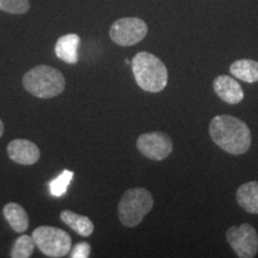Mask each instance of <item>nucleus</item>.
I'll list each match as a JSON object with an SVG mask.
<instances>
[{
  "label": "nucleus",
  "instance_id": "obj_10",
  "mask_svg": "<svg viewBox=\"0 0 258 258\" xmlns=\"http://www.w3.org/2000/svg\"><path fill=\"white\" fill-rule=\"evenodd\" d=\"M213 89L222 101L228 104H238L244 99L240 84L230 76H219L213 82Z\"/></svg>",
  "mask_w": 258,
  "mask_h": 258
},
{
  "label": "nucleus",
  "instance_id": "obj_6",
  "mask_svg": "<svg viewBox=\"0 0 258 258\" xmlns=\"http://www.w3.org/2000/svg\"><path fill=\"white\" fill-rule=\"evenodd\" d=\"M148 27L143 19L125 17L114 22L109 30V36L114 43L121 47H131L146 37Z\"/></svg>",
  "mask_w": 258,
  "mask_h": 258
},
{
  "label": "nucleus",
  "instance_id": "obj_9",
  "mask_svg": "<svg viewBox=\"0 0 258 258\" xmlns=\"http://www.w3.org/2000/svg\"><path fill=\"white\" fill-rule=\"evenodd\" d=\"M6 150L10 159L19 165H34L41 157L37 145L28 139H15Z\"/></svg>",
  "mask_w": 258,
  "mask_h": 258
},
{
  "label": "nucleus",
  "instance_id": "obj_16",
  "mask_svg": "<svg viewBox=\"0 0 258 258\" xmlns=\"http://www.w3.org/2000/svg\"><path fill=\"white\" fill-rule=\"evenodd\" d=\"M35 247H36V245L32 239V235L23 234L16 239L10 256L12 258H29L32 256Z\"/></svg>",
  "mask_w": 258,
  "mask_h": 258
},
{
  "label": "nucleus",
  "instance_id": "obj_8",
  "mask_svg": "<svg viewBox=\"0 0 258 258\" xmlns=\"http://www.w3.org/2000/svg\"><path fill=\"white\" fill-rule=\"evenodd\" d=\"M139 152L154 161L164 160L172 153L173 144L169 135L163 132L141 134L137 140Z\"/></svg>",
  "mask_w": 258,
  "mask_h": 258
},
{
  "label": "nucleus",
  "instance_id": "obj_20",
  "mask_svg": "<svg viewBox=\"0 0 258 258\" xmlns=\"http://www.w3.org/2000/svg\"><path fill=\"white\" fill-rule=\"evenodd\" d=\"M5 132V125H4V122L0 120V138L3 137V134H4Z\"/></svg>",
  "mask_w": 258,
  "mask_h": 258
},
{
  "label": "nucleus",
  "instance_id": "obj_7",
  "mask_svg": "<svg viewBox=\"0 0 258 258\" xmlns=\"http://www.w3.org/2000/svg\"><path fill=\"white\" fill-rule=\"evenodd\" d=\"M226 239L238 257L252 258L258 252V233L249 224L231 226L226 232Z\"/></svg>",
  "mask_w": 258,
  "mask_h": 258
},
{
  "label": "nucleus",
  "instance_id": "obj_12",
  "mask_svg": "<svg viewBox=\"0 0 258 258\" xmlns=\"http://www.w3.org/2000/svg\"><path fill=\"white\" fill-rule=\"evenodd\" d=\"M238 205L250 214H258V182H247L241 184L235 194Z\"/></svg>",
  "mask_w": 258,
  "mask_h": 258
},
{
  "label": "nucleus",
  "instance_id": "obj_3",
  "mask_svg": "<svg viewBox=\"0 0 258 258\" xmlns=\"http://www.w3.org/2000/svg\"><path fill=\"white\" fill-rule=\"evenodd\" d=\"M25 91L37 98L49 99L61 95L66 88V80L59 70L47 64H38L24 74Z\"/></svg>",
  "mask_w": 258,
  "mask_h": 258
},
{
  "label": "nucleus",
  "instance_id": "obj_1",
  "mask_svg": "<svg viewBox=\"0 0 258 258\" xmlns=\"http://www.w3.org/2000/svg\"><path fill=\"white\" fill-rule=\"evenodd\" d=\"M209 135L217 146L233 156L246 153L251 146L249 125L231 115L215 116L209 124Z\"/></svg>",
  "mask_w": 258,
  "mask_h": 258
},
{
  "label": "nucleus",
  "instance_id": "obj_15",
  "mask_svg": "<svg viewBox=\"0 0 258 258\" xmlns=\"http://www.w3.org/2000/svg\"><path fill=\"white\" fill-rule=\"evenodd\" d=\"M230 72L235 78L245 83L258 82V62L251 59L234 61L230 66Z\"/></svg>",
  "mask_w": 258,
  "mask_h": 258
},
{
  "label": "nucleus",
  "instance_id": "obj_18",
  "mask_svg": "<svg viewBox=\"0 0 258 258\" xmlns=\"http://www.w3.org/2000/svg\"><path fill=\"white\" fill-rule=\"evenodd\" d=\"M30 10L29 0H0V11L11 15H24Z\"/></svg>",
  "mask_w": 258,
  "mask_h": 258
},
{
  "label": "nucleus",
  "instance_id": "obj_17",
  "mask_svg": "<svg viewBox=\"0 0 258 258\" xmlns=\"http://www.w3.org/2000/svg\"><path fill=\"white\" fill-rule=\"evenodd\" d=\"M72 179H73L72 171L64 170L61 175L56 177V178L50 180L48 186H49V191L51 195L55 196V198H60V196H62L63 194H66L67 188H69L70 183L72 182Z\"/></svg>",
  "mask_w": 258,
  "mask_h": 258
},
{
  "label": "nucleus",
  "instance_id": "obj_19",
  "mask_svg": "<svg viewBox=\"0 0 258 258\" xmlns=\"http://www.w3.org/2000/svg\"><path fill=\"white\" fill-rule=\"evenodd\" d=\"M91 253V245L89 243H78L70 251V257L72 258H88Z\"/></svg>",
  "mask_w": 258,
  "mask_h": 258
},
{
  "label": "nucleus",
  "instance_id": "obj_5",
  "mask_svg": "<svg viewBox=\"0 0 258 258\" xmlns=\"http://www.w3.org/2000/svg\"><path fill=\"white\" fill-rule=\"evenodd\" d=\"M31 235L37 249L47 257H64L72 249L71 235L54 226H40L35 228Z\"/></svg>",
  "mask_w": 258,
  "mask_h": 258
},
{
  "label": "nucleus",
  "instance_id": "obj_14",
  "mask_svg": "<svg viewBox=\"0 0 258 258\" xmlns=\"http://www.w3.org/2000/svg\"><path fill=\"white\" fill-rule=\"evenodd\" d=\"M60 219L64 225L69 226L70 228L78 233L82 237H90L95 231V225L90 220V218L85 215L77 214L69 209H64L60 213Z\"/></svg>",
  "mask_w": 258,
  "mask_h": 258
},
{
  "label": "nucleus",
  "instance_id": "obj_2",
  "mask_svg": "<svg viewBox=\"0 0 258 258\" xmlns=\"http://www.w3.org/2000/svg\"><path fill=\"white\" fill-rule=\"evenodd\" d=\"M132 71L139 88L146 92L163 91L169 82L165 63L148 51H140L133 57Z\"/></svg>",
  "mask_w": 258,
  "mask_h": 258
},
{
  "label": "nucleus",
  "instance_id": "obj_11",
  "mask_svg": "<svg viewBox=\"0 0 258 258\" xmlns=\"http://www.w3.org/2000/svg\"><path fill=\"white\" fill-rule=\"evenodd\" d=\"M80 38L76 34H67L56 41L55 54L60 60L66 63L78 62V48Z\"/></svg>",
  "mask_w": 258,
  "mask_h": 258
},
{
  "label": "nucleus",
  "instance_id": "obj_13",
  "mask_svg": "<svg viewBox=\"0 0 258 258\" xmlns=\"http://www.w3.org/2000/svg\"><path fill=\"white\" fill-rule=\"evenodd\" d=\"M3 214L11 226V228L17 233H24L29 227V217L25 209L16 202L6 203L3 208Z\"/></svg>",
  "mask_w": 258,
  "mask_h": 258
},
{
  "label": "nucleus",
  "instance_id": "obj_4",
  "mask_svg": "<svg viewBox=\"0 0 258 258\" xmlns=\"http://www.w3.org/2000/svg\"><path fill=\"white\" fill-rule=\"evenodd\" d=\"M153 205V196L147 189H128L118 202V219L124 227H137L152 211Z\"/></svg>",
  "mask_w": 258,
  "mask_h": 258
}]
</instances>
